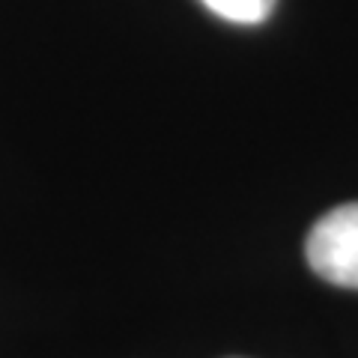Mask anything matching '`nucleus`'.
Instances as JSON below:
<instances>
[{"mask_svg": "<svg viewBox=\"0 0 358 358\" xmlns=\"http://www.w3.org/2000/svg\"><path fill=\"white\" fill-rule=\"evenodd\" d=\"M305 257L322 281L358 289V203L334 206L313 224Z\"/></svg>", "mask_w": 358, "mask_h": 358, "instance_id": "nucleus-1", "label": "nucleus"}, {"mask_svg": "<svg viewBox=\"0 0 358 358\" xmlns=\"http://www.w3.org/2000/svg\"><path fill=\"white\" fill-rule=\"evenodd\" d=\"M200 3L233 24H260L272 15L278 0H200Z\"/></svg>", "mask_w": 358, "mask_h": 358, "instance_id": "nucleus-2", "label": "nucleus"}]
</instances>
